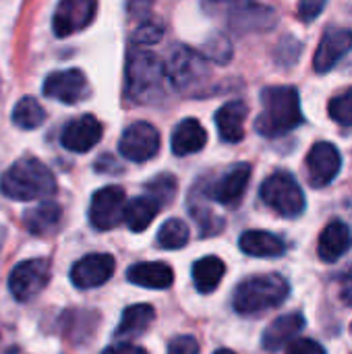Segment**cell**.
<instances>
[{"label":"cell","instance_id":"15","mask_svg":"<svg viewBox=\"0 0 352 354\" xmlns=\"http://www.w3.org/2000/svg\"><path fill=\"white\" fill-rule=\"evenodd\" d=\"M87 91V79L79 68L56 71L44 81V95L62 104H77Z\"/></svg>","mask_w":352,"mask_h":354},{"label":"cell","instance_id":"10","mask_svg":"<svg viewBox=\"0 0 352 354\" xmlns=\"http://www.w3.org/2000/svg\"><path fill=\"white\" fill-rule=\"evenodd\" d=\"M98 12V0H60L52 17L56 37H68L85 29Z\"/></svg>","mask_w":352,"mask_h":354},{"label":"cell","instance_id":"37","mask_svg":"<svg viewBox=\"0 0 352 354\" xmlns=\"http://www.w3.org/2000/svg\"><path fill=\"white\" fill-rule=\"evenodd\" d=\"M340 299H342L349 307H352V278H344V286H342Z\"/></svg>","mask_w":352,"mask_h":354},{"label":"cell","instance_id":"28","mask_svg":"<svg viewBox=\"0 0 352 354\" xmlns=\"http://www.w3.org/2000/svg\"><path fill=\"white\" fill-rule=\"evenodd\" d=\"M46 120V110L41 108V104L31 97V95H25L21 97L15 108H12V122L19 127V129H25V131H31V129H37L41 127Z\"/></svg>","mask_w":352,"mask_h":354},{"label":"cell","instance_id":"38","mask_svg":"<svg viewBox=\"0 0 352 354\" xmlns=\"http://www.w3.org/2000/svg\"><path fill=\"white\" fill-rule=\"evenodd\" d=\"M214 354H234L232 351H228V348H222V351H216Z\"/></svg>","mask_w":352,"mask_h":354},{"label":"cell","instance_id":"34","mask_svg":"<svg viewBox=\"0 0 352 354\" xmlns=\"http://www.w3.org/2000/svg\"><path fill=\"white\" fill-rule=\"evenodd\" d=\"M168 354H199V344L193 336H176L168 344Z\"/></svg>","mask_w":352,"mask_h":354},{"label":"cell","instance_id":"7","mask_svg":"<svg viewBox=\"0 0 352 354\" xmlns=\"http://www.w3.org/2000/svg\"><path fill=\"white\" fill-rule=\"evenodd\" d=\"M50 280V261L48 259H27L21 261L8 276L10 295L19 303H27L37 297Z\"/></svg>","mask_w":352,"mask_h":354},{"label":"cell","instance_id":"1","mask_svg":"<svg viewBox=\"0 0 352 354\" xmlns=\"http://www.w3.org/2000/svg\"><path fill=\"white\" fill-rule=\"evenodd\" d=\"M303 124L299 91L290 85H272L261 91V114L255 131L268 139L282 137Z\"/></svg>","mask_w":352,"mask_h":354},{"label":"cell","instance_id":"30","mask_svg":"<svg viewBox=\"0 0 352 354\" xmlns=\"http://www.w3.org/2000/svg\"><path fill=\"white\" fill-rule=\"evenodd\" d=\"M176 191H178V183L172 174H160L151 183H147V193L151 199H156L160 207L166 203H172L176 197Z\"/></svg>","mask_w":352,"mask_h":354},{"label":"cell","instance_id":"41","mask_svg":"<svg viewBox=\"0 0 352 354\" xmlns=\"http://www.w3.org/2000/svg\"><path fill=\"white\" fill-rule=\"evenodd\" d=\"M351 332H352V326H351Z\"/></svg>","mask_w":352,"mask_h":354},{"label":"cell","instance_id":"26","mask_svg":"<svg viewBox=\"0 0 352 354\" xmlns=\"http://www.w3.org/2000/svg\"><path fill=\"white\" fill-rule=\"evenodd\" d=\"M224 272H226V266H224V261L220 257L207 255V257L199 259L193 266V282H195V288L201 295L214 292L218 288V284L222 282Z\"/></svg>","mask_w":352,"mask_h":354},{"label":"cell","instance_id":"2","mask_svg":"<svg viewBox=\"0 0 352 354\" xmlns=\"http://www.w3.org/2000/svg\"><path fill=\"white\" fill-rule=\"evenodd\" d=\"M0 191L15 201H35L56 193V178L44 162L21 158L2 174Z\"/></svg>","mask_w":352,"mask_h":354},{"label":"cell","instance_id":"20","mask_svg":"<svg viewBox=\"0 0 352 354\" xmlns=\"http://www.w3.org/2000/svg\"><path fill=\"white\" fill-rule=\"evenodd\" d=\"M127 280L135 286L141 288H151V290H164L168 286H172L174 282V274L172 268L160 261H143V263H135L129 268L127 272Z\"/></svg>","mask_w":352,"mask_h":354},{"label":"cell","instance_id":"6","mask_svg":"<svg viewBox=\"0 0 352 354\" xmlns=\"http://www.w3.org/2000/svg\"><path fill=\"white\" fill-rule=\"evenodd\" d=\"M164 73L166 81H170L172 87L178 89L180 93L193 91L210 77L205 58L189 46H176L172 50L164 64Z\"/></svg>","mask_w":352,"mask_h":354},{"label":"cell","instance_id":"39","mask_svg":"<svg viewBox=\"0 0 352 354\" xmlns=\"http://www.w3.org/2000/svg\"><path fill=\"white\" fill-rule=\"evenodd\" d=\"M344 278H352V266H351V268H349V272L344 274Z\"/></svg>","mask_w":352,"mask_h":354},{"label":"cell","instance_id":"11","mask_svg":"<svg viewBox=\"0 0 352 354\" xmlns=\"http://www.w3.org/2000/svg\"><path fill=\"white\" fill-rule=\"evenodd\" d=\"M305 164H307L309 185L313 189H322V187H328L338 176L342 168V156L336 149V145L328 141H319L309 149Z\"/></svg>","mask_w":352,"mask_h":354},{"label":"cell","instance_id":"22","mask_svg":"<svg viewBox=\"0 0 352 354\" xmlns=\"http://www.w3.org/2000/svg\"><path fill=\"white\" fill-rule=\"evenodd\" d=\"M232 27L237 29H268L276 23V12L253 0L232 2Z\"/></svg>","mask_w":352,"mask_h":354},{"label":"cell","instance_id":"17","mask_svg":"<svg viewBox=\"0 0 352 354\" xmlns=\"http://www.w3.org/2000/svg\"><path fill=\"white\" fill-rule=\"evenodd\" d=\"M352 249V230L340 220L330 222L322 234H319V243H317V253L319 259L326 263H334L338 261L342 255H346Z\"/></svg>","mask_w":352,"mask_h":354},{"label":"cell","instance_id":"32","mask_svg":"<svg viewBox=\"0 0 352 354\" xmlns=\"http://www.w3.org/2000/svg\"><path fill=\"white\" fill-rule=\"evenodd\" d=\"M162 35H164L162 25H160V23H154V21H147V23H143V25L137 27V31H135V41H137V44H143V46H151V44L160 41Z\"/></svg>","mask_w":352,"mask_h":354},{"label":"cell","instance_id":"14","mask_svg":"<svg viewBox=\"0 0 352 354\" xmlns=\"http://www.w3.org/2000/svg\"><path fill=\"white\" fill-rule=\"evenodd\" d=\"M102 139V122L93 114H83L71 120L60 135V143L64 149L75 153H85L93 149Z\"/></svg>","mask_w":352,"mask_h":354},{"label":"cell","instance_id":"21","mask_svg":"<svg viewBox=\"0 0 352 354\" xmlns=\"http://www.w3.org/2000/svg\"><path fill=\"white\" fill-rule=\"evenodd\" d=\"M207 143V133L201 127L199 120L195 118H185L180 120L174 131H172V139H170V147L174 156H191L197 153L205 147Z\"/></svg>","mask_w":352,"mask_h":354},{"label":"cell","instance_id":"27","mask_svg":"<svg viewBox=\"0 0 352 354\" xmlns=\"http://www.w3.org/2000/svg\"><path fill=\"white\" fill-rule=\"evenodd\" d=\"M158 212H160V205L149 195L135 197L133 201L124 205V222L133 232H143L154 222Z\"/></svg>","mask_w":352,"mask_h":354},{"label":"cell","instance_id":"13","mask_svg":"<svg viewBox=\"0 0 352 354\" xmlns=\"http://www.w3.org/2000/svg\"><path fill=\"white\" fill-rule=\"evenodd\" d=\"M352 50V31L342 27H332L328 29L313 56V68L315 73H328L332 71L340 58H344Z\"/></svg>","mask_w":352,"mask_h":354},{"label":"cell","instance_id":"3","mask_svg":"<svg viewBox=\"0 0 352 354\" xmlns=\"http://www.w3.org/2000/svg\"><path fill=\"white\" fill-rule=\"evenodd\" d=\"M127 97L135 104H154L164 93V62L149 50L135 48L127 56Z\"/></svg>","mask_w":352,"mask_h":354},{"label":"cell","instance_id":"24","mask_svg":"<svg viewBox=\"0 0 352 354\" xmlns=\"http://www.w3.org/2000/svg\"><path fill=\"white\" fill-rule=\"evenodd\" d=\"M60 218H62L60 205L46 201V203H39V205L27 209L23 214V224L31 234L44 236V234H50L52 230H56V226L60 224Z\"/></svg>","mask_w":352,"mask_h":354},{"label":"cell","instance_id":"33","mask_svg":"<svg viewBox=\"0 0 352 354\" xmlns=\"http://www.w3.org/2000/svg\"><path fill=\"white\" fill-rule=\"evenodd\" d=\"M326 4H328V0H301L299 8H297L299 10V19L303 23L315 21L322 15V10L326 8Z\"/></svg>","mask_w":352,"mask_h":354},{"label":"cell","instance_id":"16","mask_svg":"<svg viewBox=\"0 0 352 354\" xmlns=\"http://www.w3.org/2000/svg\"><path fill=\"white\" fill-rule=\"evenodd\" d=\"M251 180V166L247 162L234 164L210 191V197L222 205L234 207L243 199Z\"/></svg>","mask_w":352,"mask_h":354},{"label":"cell","instance_id":"8","mask_svg":"<svg viewBox=\"0 0 352 354\" xmlns=\"http://www.w3.org/2000/svg\"><path fill=\"white\" fill-rule=\"evenodd\" d=\"M127 195L120 187L110 185L93 193L89 203V222L95 230H112L124 220Z\"/></svg>","mask_w":352,"mask_h":354},{"label":"cell","instance_id":"18","mask_svg":"<svg viewBox=\"0 0 352 354\" xmlns=\"http://www.w3.org/2000/svg\"><path fill=\"white\" fill-rule=\"evenodd\" d=\"M249 108L243 100L226 102L216 112V127L220 133V139L226 143H239L245 137V120H247Z\"/></svg>","mask_w":352,"mask_h":354},{"label":"cell","instance_id":"35","mask_svg":"<svg viewBox=\"0 0 352 354\" xmlns=\"http://www.w3.org/2000/svg\"><path fill=\"white\" fill-rule=\"evenodd\" d=\"M286 354H326L324 346L315 340H309V338H299V340H293Z\"/></svg>","mask_w":352,"mask_h":354},{"label":"cell","instance_id":"29","mask_svg":"<svg viewBox=\"0 0 352 354\" xmlns=\"http://www.w3.org/2000/svg\"><path fill=\"white\" fill-rule=\"evenodd\" d=\"M187 243H189V228H187V224L183 220L170 218V220H166L160 226V230H158V245L162 249L176 251V249H183Z\"/></svg>","mask_w":352,"mask_h":354},{"label":"cell","instance_id":"23","mask_svg":"<svg viewBox=\"0 0 352 354\" xmlns=\"http://www.w3.org/2000/svg\"><path fill=\"white\" fill-rule=\"evenodd\" d=\"M239 247L251 257H280L286 251V245L280 236L266 230H247L241 234Z\"/></svg>","mask_w":352,"mask_h":354},{"label":"cell","instance_id":"36","mask_svg":"<svg viewBox=\"0 0 352 354\" xmlns=\"http://www.w3.org/2000/svg\"><path fill=\"white\" fill-rule=\"evenodd\" d=\"M102 354H147L143 348L133 346V344H116V346H108L104 348Z\"/></svg>","mask_w":352,"mask_h":354},{"label":"cell","instance_id":"25","mask_svg":"<svg viewBox=\"0 0 352 354\" xmlns=\"http://www.w3.org/2000/svg\"><path fill=\"white\" fill-rule=\"evenodd\" d=\"M154 317H156V311L147 303H139V305L127 307L122 311L120 326L116 328V338H135V336H141L151 326Z\"/></svg>","mask_w":352,"mask_h":354},{"label":"cell","instance_id":"4","mask_svg":"<svg viewBox=\"0 0 352 354\" xmlns=\"http://www.w3.org/2000/svg\"><path fill=\"white\" fill-rule=\"evenodd\" d=\"M290 295L288 282L278 274L251 276L243 280L232 297L234 311L241 315H255L282 305Z\"/></svg>","mask_w":352,"mask_h":354},{"label":"cell","instance_id":"12","mask_svg":"<svg viewBox=\"0 0 352 354\" xmlns=\"http://www.w3.org/2000/svg\"><path fill=\"white\" fill-rule=\"evenodd\" d=\"M114 257L108 253H93V255H85L83 259H79L73 270H71V282L81 288H95L106 284L112 274H114Z\"/></svg>","mask_w":352,"mask_h":354},{"label":"cell","instance_id":"31","mask_svg":"<svg viewBox=\"0 0 352 354\" xmlns=\"http://www.w3.org/2000/svg\"><path fill=\"white\" fill-rule=\"evenodd\" d=\"M328 112L332 120L342 127H352V87L344 89L342 93L334 95L328 104Z\"/></svg>","mask_w":352,"mask_h":354},{"label":"cell","instance_id":"9","mask_svg":"<svg viewBox=\"0 0 352 354\" xmlns=\"http://www.w3.org/2000/svg\"><path fill=\"white\" fill-rule=\"evenodd\" d=\"M118 151L122 158L131 162H147L160 151V133L154 124L149 122H133L124 129L120 141H118Z\"/></svg>","mask_w":352,"mask_h":354},{"label":"cell","instance_id":"40","mask_svg":"<svg viewBox=\"0 0 352 354\" xmlns=\"http://www.w3.org/2000/svg\"><path fill=\"white\" fill-rule=\"evenodd\" d=\"M210 2H230V4H232V2H237V0H210Z\"/></svg>","mask_w":352,"mask_h":354},{"label":"cell","instance_id":"19","mask_svg":"<svg viewBox=\"0 0 352 354\" xmlns=\"http://www.w3.org/2000/svg\"><path fill=\"white\" fill-rule=\"evenodd\" d=\"M305 328V317L301 313H288V315H282L278 319H274L266 332H263V338H261V344L266 351L270 353H276L280 351L284 344L293 342Z\"/></svg>","mask_w":352,"mask_h":354},{"label":"cell","instance_id":"5","mask_svg":"<svg viewBox=\"0 0 352 354\" xmlns=\"http://www.w3.org/2000/svg\"><path fill=\"white\" fill-rule=\"evenodd\" d=\"M261 201L284 218H299L305 212V193L290 172H274L261 185Z\"/></svg>","mask_w":352,"mask_h":354}]
</instances>
